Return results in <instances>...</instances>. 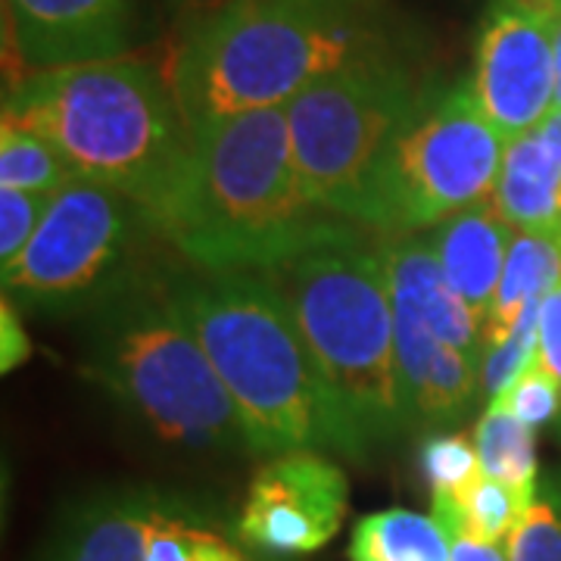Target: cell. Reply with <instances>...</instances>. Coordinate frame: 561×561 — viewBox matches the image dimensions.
<instances>
[{"label": "cell", "mask_w": 561, "mask_h": 561, "mask_svg": "<svg viewBox=\"0 0 561 561\" xmlns=\"http://www.w3.org/2000/svg\"><path fill=\"white\" fill-rule=\"evenodd\" d=\"M350 481L337 461L316 449L268 456L247 486L238 537L260 556H309L341 534Z\"/></svg>", "instance_id": "obj_13"}, {"label": "cell", "mask_w": 561, "mask_h": 561, "mask_svg": "<svg viewBox=\"0 0 561 561\" xmlns=\"http://www.w3.org/2000/svg\"><path fill=\"white\" fill-rule=\"evenodd\" d=\"M505 138L486 119L471 79L431 88L387 144L362 187L353 221L383 234H421L493 197Z\"/></svg>", "instance_id": "obj_7"}, {"label": "cell", "mask_w": 561, "mask_h": 561, "mask_svg": "<svg viewBox=\"0 0 561 561\" xmlns=\"http://www.w3.org/2000/svg\"><path fill=\"white\" fill-rule=\"evenodd\" d=\"M135 28V0H3L10 81L128 57Z\"/></svg>", "instance_id": "obj_14"}, {"label": "cell", "mask_w": 561, "mask_h": 561, "mask_svg": "<svg viewBox=\"0 0 561 561\" xmlns=\"http://www.w3.org/2000/svg\"><path fill=\"white\" fill-rule=\"evenodd\" d=\"M400 50L387 0H219L184 22L165 76L194 131Z\"/></svg>", "instance_id": "obj_1"}, {"label": "cell", "mask_w": 561, "mask_h": 561, "mask_svg": "<svg viewBox=\"0 0 561 561\" xmlns=\"http://www.w3.org/2000/svg\"><path fill=\"white\" fill-rule=\"evenodd\" d=\"M556 106L561 110V20L556 32Z\"/></svg>", "instance_id": "obj_30"}, {"label": "cell", "mask_w": 561, "mask_h": 561, "mask_svg": "<svg viewBox=\"0 0 561 561\" xmlns=\"http://www.w3.org/2000/svg\"><path fill=\"white\" fill-rule=\"evenodd\" d=\"M540 306L542 302H530L500 341L486 343L481 365V393L486 405L500 400L540 356Z\"/></svg>", "instance_id": "obj_22"}, {"label": "cell", "mask_w": 561, "mask_h": 561, "mask_svg": "<svg viewBox=\"0 0 561 561\" xmlns=\"http://www.w3.org/2000/svg\"><path fill=\"white\" fill-rule=\"evenodd\" d=\"M540 362L561 387V284L540 306Z\"/></svg>", "instance_id": "obj_27"}, {"label": "cell", "mask_w": 561, "mask_h": 561, "mask_svg": "<svg viewBox=\"0 0 561 561\" xmlns=\"http://www.w3.org/2000/svg\"><path fill=\"white\" fill-rule=\"evenodd\" d=\"M453 561H508L502 546L481 540H468V537H453Z\"/></svg>", "instance_id": "obj_29"}, {"label": "cell", "mask_w": 561, "mask_h": 561, "mask_svg": "<svg viewBox=\"0 0 561 561\" xmlns=\"http://www.w3.org/2000/svg\"><path fill=\"white\" fill-rule=\"evenodd\" d=\"M162 238L147 209L110 187L72 181L54 197L32 243L0 268L3 297L28 312H91L147 272V238Z\"/></svg>", "instance_id": "obj_9"}, {"label": "cell", "mask_w": 561, "mask_h": 561, "mask_svg": "<svg viewBox=\"0 0 561 561\" xmlns=\"http://www.w3.org/2000/svg\"><path fill=\"white\" fill-rule=\"evenodd\" d=\"M515 231L561 234V110L552 106L530 131L505 140L493 197Z\"/></svg>", "instance_id": "obj_15"}, {"label": "cell", "mask_w": 561, "mask_h": 561, "mask_svg": "<svg viewBox=\"0 0 561 561\" xmlns=\"http://www.w3.org/2000/svg\"><path fill=\"white\" fill-rule=\"evenodd\" d=\"M302 194L287 106L194 128V157L157 231L201 268L262 272L334 228Z\"/></svg>", "instance_id": "obj_5"}, {"label": "cell", "mask_w": 561, "mask_h": 561, "mask_svg": "<svg viewBox=\"0 0 561 561\" xmlns=\"http://www.w3.org/2000/svg\"><path fill=\"white\" fill-rule=\"evenodd\" d=\"M57 194L0 187V268L20 260Z\"/></svg>", "instance_id": "obj_25"}, {"label": "cell", "mask_w": 561, "mask_h": 561, "mask_svg": "<svg viewBox=\"0 0 561 561\" xmlns=\"http://www.w3.org/2000/svg\"><path fill=\"white\" fill-rule=\"evenodd\" d=\"M162 290L201 341L241 412L253 456L294 449L365 459L275 287L253 268L184 265L162 272Z\"/></svg>", "instance_id": "obj_2"}, {"label": "cell", "mask_w": 561, "mask_h": 561, "mask_svg": "<svg viewBox=\"0 0 561 561\" xmlns=\"http://www.w3.org/2000/svg\"><path fill=\"white\" fill-rule=\"evenodd\" d=\"M262 275L275 287L362 446L371 449L405 434L393 290L381 234L343 219L262 268Z\"/></svg>", "instance_id": "obj_4"}, {"label": "cell", "mask_w": 561, "mask_h": 561, "mask_svg": "<svg viewBox=\"0 0 561 561\" xmlns=\"http://www.w3.org/2000/svg\"><path fill=\"white\" fill-rule=\"evenodd\" d=\"M79 175L66 162L50 140L3 119L0 125V187L13 191H35V194H60Z\"/></svg>", "instance_id": "obj_21"}, {"label": "cell", "mask_w": 561, "mask_h": 561, "mask_svg": "<svg viewBox=\"0 0 561 561\" xmlns=\"http://www.w3.org/2000/svg\"><path fill=\"white\" fill-rule=\"evenodd\" d=\"M474 449L486 478L505 483L524 508L537 496L540 465H537V427L508 415L500 405H486L474 424Z\"/></svg>", "instance_id": "obj_18"}, {"label": "cell", "mask_w": 561, "mask_h": 561, "mask_svg": "<svg viewBox=\"0 0 561 561\" xmlns=\"http://www.w3.org/2000/svg\"><path fill=\"white\" fill-rule=\"evenodd\" d=\"M381 247L393 290L405 424H453L481 397L483 321L446 280L427 231L381 234Z\"/></svg>", "instance_id": "obj_10"}, {"label": "cell", "mask_w": 561, "mask_h": 561, "mask_svg": "<svg viewBox=\"0 0 561 561\" xmlns=\"http://www.w3.org/2000/svg\"><path fill=\"white\" fill-rule=\"evenodd\" d=\"M431 88L400 50L350 62L300 91L287 103V125L306 201L353 221L375 162Z\"/></svg>", "instance_id": "obj_8"}, {"label": "cell", "mask_w": 561, "mask_h": 561, "mask_svg": "<svg viewBox=\"0 0 561 561\" xmlns=\"http://www.w3.org/2000/svg\"><path fill=\"white\" fill-rule=\"evenodd\" d=\"M508 561H561V471L540 478L537 496L505 542Z\"/></svg>", "instance_id": "obj_23"}, {"label": "cell", "mask_w": 561, "mask_h": 561, "mask_svg": "<svg viewBox=\"0 0 561 561\" xmlns=\"http://www.w3.org/2000/svg\"><path fill=\"white\" fill-rule=\"evenodd\" d=\"M172 7H181V10H191V13H197V10H206V7H213V3H219V0H169Z\"/></svg>", "instance_id": "obj_31"}, {"label": "cell", "mask_w": 561, "mask_h": 561, "mask_svg": "<svg viewBox=\"0 0 561 561\" xmlns=\"http://www.w3.org/2000/svg\"><path fill=\"white\" fill-rule=\"evenodd\" d=\"M3 371H13L28 353H32V343L22 331V321L16 316V306L3 297Z\"/></svg>", "instance_id": "obj_28"}, {"label": "cell", "mask_w": 561, "mask_h": 561, "mask_svg": "<svg viewBox=\"0 0 561 561\" xmlns=\"http://www.w3.org/2000/svg\"><path fill=\"white\" fill-rule=\"evenodd\" d=\"M524 512L527 508L518 502V496L505 483L486 474L468 483L456 496L431 500V518L440 524L449 540L468 537V540L505 546Z\"/></svg>", "instance_id": "obj_20"}, {"label": "cell", "mask_w": 561, "mask_h": 561, "mask_svg": "<svg viewBox=\"0 0 561 561\" xmlns=\"http://www.w3.org/2000/svg\"><path fill=\"white\" fill-rule=\"evenodd\" d=\"M427 234L446 280L474 309V316L483 321L486 331L515 228L502 219L496 203L486 197L440 221Z\"/></svg>", "instance_id": "obj_16"}, {"label": "cell", "mask_w": 561, "mask_h": 561, "mask_svg": "<svg viewBox=\"0 0 561 561\" xmlns=\"http://www.w3.org/2000/svg\"><path fill=\"white\" fill-rule=\"evenodd\" d=\"M84 316L81 375L153 437L201 453H253L219 371L165 300L162 272Z\"/></svg>", "instance_id": "obj_6"}, {"label": "cell", "mask_w": 561, "mask_h": 561, "mask_svg": "<svg viewBox=\"0 0 561 561\" xmlns=\"http://www.w3.org/2000/svg\"><path fill=\"white\" fill-rule=\"evenodd\" d=\"M44 561H272L187 500L116 490L79 505Z\"/></svg>", "instance_id": "obj_11"}, {"label": "cell", "mask_w": 561, "mask_h": 561, "mask_svg": "<svg viewBox=\"0 0 561 561\" xmlns=\"http://www.w3.org/2000/svg\"><path fill=\"white\" fill-rule=\"evenodd\" d=\"M3 119L44 135L81 181L135 201L153 225L194 157V131L169 76L138 57L7 81Z\"/></svg>", "instance_id": "obj_3"}, {"label": "cell", "mask_w": 561, "mask_h": 561, "mask_svg": "<svg viewBox=\"0 0 561 561\" xmlns=\"http://www.w3.org/2000/svg\"><path fill=\"white\" fill-rule=\"evenodd\" d=\"M561 0H490L474 44V98L512 140L556 106Z\"/></svg>", "instance_id": "obj_12"}, {"label": "cell", "mask_w": 561, "mask_h": 561, "mask_svg": "<svg viewBox=\"0 0 561 561\" xmlns=\"http://www.w3.org/2000/svg\"><path fill=\"white\" fill-rule=\"evenodd\" d=\"M350 561H453V540L431 515L390 508L356 524Z\"/></svg>", "instance_id": "obj_19"}, {"label": "cell", "mask_w": 561, "mask_h": 561, "mask_svg": "<svg viewBox=\"0 0 561 561\" xmlns=\"http://www.w3.org/2000/svg\"><path fill=\"white\" fill-rule=\"evenodd\" d=\"M490 405H500L508 415H515L530 427H542V424H552L561 415V387L542 368L540 356H537V362L524 371L522 378Z\"/></svg>", "instance_id": "obj_26"}, {"label": "cell", "mask_w": 561, "mask_h": 561, "mask_svg": "<svg viewBox=\"0 0 561 561\" xmlns=\"http://www.w3.org/2000/svg\"><path fill=\"white\" fill-rule=\"evenodd\" d=\"M561 284L559 231H515L496 302L486 321V343L500 341L530 302H542Z\"/></svg>", "instance_id": "obj_17"}, {"label": "cell", "mask_w": 561, "mask_h": 561, "mask_svg": "<svg viewBox=\"0 0 561 561\" xmlns=\"http://www.w3.org/2000/svg\"><path fill=\"white\" fill-rule=\"evenodd\" d=\"M421 474L431 486V500L456 496L483 474L474 440L465 434H437L421 449Z\"/></svg>", "instance_id": "obj_24"}]
</instances>
